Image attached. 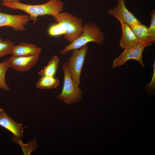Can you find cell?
<instances>
[{"label": "cell", "mask_w": 155, "mask_h": 155, "mask_svg": "<svg viewBox=\"0 0 155 155\" xmlns=\"http://www.w3.org/2000/svg\"><path fill=\"white\" fill-rule=\"evenodd\" d=\"M9 67L7 60L0 63V89L6 91H9L10 90L5 79V75Z\"/></svg>", "instance_id": "obj_16"}, {"label": "cell", "mask_w": 155, "mask_h": 155, "mask_svg": "<svg viewBox=\"0 0 155 155\" xmlns=\"http://www.w3.org/2000/svg\"><path fill=\"white\" fill-rule=\"evenodd\" d=\"M39 55L29 56H12L7 60L9 67L17 71L24 72L29 70L36 64Z\"/></svg>", "instance_id": "obj_9"}, {"label": "cell", "mask_w": 155, "mask_h": 155, "mask_svg": "<svg viewBox=\"0 0 155 155\" xmlns=\"http://www.w3.org/2000/svg\"><path fill=\"white\" fill-rule=\"evenodd\" d=\"M13 140L19 144L22 149L25 155H30L31 153L34 151L37 148L35 140H34L29 142L28 144L22 143L20 138H18L13 135L12 136Z\"/></svg>", "instance_id": "obj_17"}, {"label": "cell", "mask_w": 155, "mask_h": 155, "mask_svg": "<svg viewBox=\"0 0 155 155\" xmlns=\"http://www.w3.org/2000/svg\"><path fill=\"white\" fill-rule=\"evenodd\" d=\"M15 46L11 40L7 39L0 41V58L7 55L12 54Z\"/></svg>", "instance_id": "obj_18"}, {"label": "cell", "mask_w": 155, "mask_h": 155, "mask_svg": "<svg viewBox=\"0 0 155 155\" xmlns=\"http://www.w3.org/2000/svg\"><path fill=\"white\" fill-rule=\"evenodd\" d=\"M3 5L9 8L26 12L28 14L30 20L35 22L39 16L50 15L53 17L61 12L63 9L64 3L61 0H49L45 3L39 5H28L18 1Z\"/></svg>", "instance_id": "obj_1"}, {"label": "cell", "mask_w": 155, "mask_h": 155, "mask_svg": "<svg viewBox=\"0 0 155 155\" xmlns=\"http://www.w3.org/2000/svg\"><path fill=\"white\" fill-rule=\"evenodd\" d=\"M29 20L28 15H13L0 12V27H9L16 31H24Z\"/></svg>", "instance_id": "obj_8"}, {"label": "cell", "mask_w": 155, "mask_h": 155, "mask_svg": "<svg viewBox=\"0 0 155 155\" xmlns=\"http://www.w3.org/2000/svg\"><path fill=\"white\" fill-rule=\"evenodd\" d=\"M0 126L18 138H20L23 137L24 128L22 124L14 121L2 108H0Z\"/></svg>", "instance_id": "obj_10"}, {"label": "cell", "mask_w": 155, "mask_h": 155, "mask_svg": "<svg viewBox=\"0 0 155 155\" xmlns=\"http://www.w3.org/2000/svg\"><path fill=\"white\" fill-rule=\"evenodd\" d=\"M19 0H3L2 3L3 5L6 3H11L18 2Z\"/></svg>", "instance_id": "obj_22"}, {"label": "cell", "mask_w": 155, "mask_h": 155, "mask_svg": "<svg viewBox=\"0 0 155 155\" xmlns=\"http://www.w3.org/2000/svg\"><path fill=\"white\" fill-rule=\"evenodd\" d=\"M48 33L50 36L57 37L64 35L65 32L62 25L59 23L54 24L51 26L48 30Z\"/></svg>", "instance_id": "obj_19"}, {"label": "cell", "mask_w": 155, "mask_h": 155, "mask_svg": "<svg viewBox=\"0 0 155 155\" xmlns=\"http://www.w3.org/2000/svg\"><path fill=\"white\" fill-rule=\"evenodd\" d=\"M53 17L56 21L63 26L65 32L63 36L70 43L82 34L84 25L82 20L80 18L66 12H61Z\"/></svg>", "instance_id": "obj_3"}, {"label": "cell", "mask_w": 155, "mask_h": 155, "mask_svg": "<svg viewBox=\"0 0 155 155\" xmlns=\"http://www.w3.org/2000/svg\"><path fill=\"white\" fill-rule=\"evenodd\" d=\"M59 83V80L55 77L42 76L37 81L36 86L42 89H56Z\"/></svg>", "instance_id": "obj_15"}, {"label": "cell", "mask_w": 155, "mask_h": 155, "mask_svg": "<svg viewBox=\"0 0 155 155\" xmlns=\"http://www.w3.org/2000/svg\"><path fill=\"white\" fill-rule=\"evenodd\" d=\"M41 51L40 48L34 44L23 42L15 46L12 56H29L40 55Z\"/></svg>", "instance_id": "obj_12"}, {"label": "cell", "mask_w": 155, "mask_h": 155, "mask_svg": "<svg viewBox=\"0 0 155 155\" xmlns=\"http://www.w3.org/2000/svg\"><path fill=\"white\" fill-rule=\"evenodd\" d=\"M108 13L130 26L141 23L134 15L127 9L125 0H118L117 6L108 10Z\"/></svg>", "instance_id": "obj_7"}, {"label": "cell", "mask_w": 155, "mask_h": 155, "mask_svg": "<svg viewBox=\"0 0 155 155\" xmlns=\"http://www.w3.org/2000/svg\"><path fill=\"white\" fill-rule=\"evenodd\" d=\"M151 21L150 25L148 28L149 33L154 42H155V11L154 9L151 12Z\"/></svg>", "instance_id": "obj_20"}, {"label": "cell", "mask_w": 155, "mask_h": 155, "mask_svg": "<svg viewBox=\"0 0 155 155\" xmlns=\"http://www.w3.org/2000/svg\"><path fill=\"white\" fill-rule=\"evenodd\" d=\"M59 62L60 59L59 57L54 55L48 61L46 65L38 73V74L41 76L55 77L58 69Z\"/></svg>", "instance_id": "obj_14"}, {"label": "cell", "mask_w": 155, "mask_h": 155, "mask_svg": "<svg viewBox=\"0 0 155 155\" xmlns=\"http://www.w3.org/2000/svg\"><path fill=\"white\" fill-rule=\"evenodd\" d=\"M153 74L152 79L150 83L147 85V89L149 91H152L153 90L155 87V61L153 63Z\"/></svg>", "instance_id": "obj_21"}, {"label": "cell", "mask_w": 155, "mask_h": 155, "mask_svg": "<svg viewBox=\"0 0 155 155\" xmlns=\"http://www.w3.org/2000/svg\"><path fill=\"white\" fill-rule=\"evenodd\" d=\"M137 36L139 42L146 47L153 43L149 33L148 27L141 23L130 26Z\"/></svg>", "instance_id": "obj_13"}, {"label": "cell", "mask_w": 155, "mask_h": 155, "mask_svg": "<svg viewBox=\"0 0 155 155\" xmlns=\"http://www.w3.org/2000/svg\"><path fill=\"white\" fill-rule=\"evenodd\" d=\"M88 49L87 44L79 49L73 50L66 64L71 78L76 85H80V76Z\"/></svg>", "instance_id": "obj_5"}, {"label": "cell", "mask_w": 155, "mask_h": 155, "mask_svg": "<svg viewBox=\"0 0 155 155\" xmlns=\"http://www.w3.org/2000/svg\"><path fill=\"white\" fill-rule=\"evenodd\" d=\"M122 34L119 44L123 49L128 48L138 44L139 42L137 38L131 27L127 24L120 22Z\"/></svg>", "instance_id": "obj_11"}, {"label": "cell", "mask_w": 155, "mask_h": 155, "mask_svg": "<svg viewBox=\"0 0 155 155\" xmlns=\"http://www.w3.org/2000/svg\"><path fill=\"white\" fill-rule=\"evenodd\" d=\"M146 47L139 43L135 46L124 49L123 53L113 61L112 67L122 65L130 59L136 60L142 67H144L145 65L143 60V53Z\"/></svg>", "instance_id": "obj_6"}, {"label": "cell", "mask_w": 155, "mask_h": 155, "mask_svg": "<svg viewBox=\"0 0 155 155\" xmlns=\"http://www.w3.org/2000/svg\"><path fill=\"white\" fill-rule=\"evenodd\" d=\"M1 40H2V39H1V38H0V41Z\"/></svg>", "instance_id": "obj_23"}, {"label": "cell", "mask_w": 155, "mask_h": 155, "mask_svg": "<svg viewBox=\"0 0 155 155\" xmlns=\"http://www.w3.org/2000/svg\"><path fill=\"white\" fill-rule=\"evenodd\" d=\"M62 69L64 74L62 90L57 98L68 105L79 102L82 98L83 91L75 85L72 79L66 63H63Z\"/></svg>", "instance_id": "obj_4"}, {"label": "cell", "mask_w": 155, "mask_h": 155, "mask_svg": "<svg viewBox=\"0 0 155 155\" xmlns=\"http://www.w3.org/2000/svg\"><path fill=\"white\" fill-rule=\"evenodd\" d=\"M104 40V34L98 27L94 23H87L84 25L80 36L64 47L60 53L65 55L69 51L79 49L90 42H94L101 44L103 43Z\"/></svg>", "instance_id": "obj_2"}]
</instances>
